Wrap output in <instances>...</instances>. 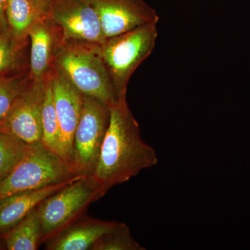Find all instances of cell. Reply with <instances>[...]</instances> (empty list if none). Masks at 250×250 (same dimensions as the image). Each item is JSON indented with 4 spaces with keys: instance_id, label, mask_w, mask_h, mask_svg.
<instances>
[{
    "instance_id": "1",
    "label": "cell",
    "mask_w": 250,
    "mask_h": 250,
    "mask_svg": "<svg viewBox=\"0 0 250 250\" xmlns=\"http://www.w3.org/2000/svg\"><path fill=\"white\" fill-rule=\"evenodd\" d=\"M155 149L143 141L126 100L110 107V121L92 177L105 192L157 165Z\"/></svg>"
},
{
    "instance_id": "2",
    "label": "cell",
    "mask_w": 250,
    "mask_h": 250,
    "mask_svg": "<svg viewBox=\"0 0 250 250\" xmlns=\"http://www.w3.org/2000/svg\"><path fill=\"white\" fill-rule=\"evenodd\" d=\"M54 67L83 96L95 99L109 108L120 101L98 44L62 42Z\"/></svg>"
},
{
    "instance_id": "3",
    "label": "cell",
    "mask_w": 250,
    "mask_h": 250,
    "mask_svg": "<svg viewBox=\"0 0 250 250\" xmlns=\"http://www.w3.org/2000/svg\"><path fill=\"white\" fill-rule=\"evenodd\" d=\"M157 38L156 24H147L108 38L100 45V55L120 100H126L130 78L152 54Z\"/></svg>"
},
{
    "instance_id": "4",
    "label": "cell",
    "mask_w": 250,
    "mask_h": 250,
    "mask_svg": "<svg viewBox=\"0 0 250 250\" xmlns=\"http://www.w3.org/2000/svg\"><path fill=\"white\" fill-rule=\"evenodd\" d=\"M106 195L91 175L83 176L47 197L38 207L42 243L83 216L88 207Z\"/></svg>"
},
{
    "instance_id": "5",
    "label": "cell",
    "mask_w": 250,
    "mask_h": 250,
    "mask_svg": "<svg viewBox=\"0 0 250 250\" xmlns=\"http://www.w3.org/2000/svg\"><path fill=\"white\" fill-rule=\"evenodd\" d=\"M77 176L57 153L42 143L28 145L22 159L0 184V199L67 182Z\"/></svg>"
},
{
    "instance_id": "6",
    "label": "cell",
    "mask_w": 250,
    "mask_h": 250,
    "mask_svg": "<svg viewBox=\"0 0 250 250\" xmlns=\"http://www.w3.org/2000/svg\"><path fill=\"white\" fill-rule=\"evenodd\" d=\"M110 121V108L84 96L82 116L73 141L70 167L77 175H92Z\"/></svg>"
},
{
    "instance_id": "7",
    "label": "cell",
    "mask_w": 250,
    "mask_h": 250,
    "mask_svg": "<svg viewBox=\"0 0 250 250\" xmlns=\"http://www.w3.org/2000/svg\"><path fill=\"white\" fill-rule=\"evenodd\" d=\"M42 13L59 29L62 42L101 45L106 40L98 15L87 0H47Z\"/></svg>"
},
{
    "instance_id": "8",
    "label": "cell",
    "mask_w": 250,
    "mask_h": 250,
    "mask_svg": "<svg viewBox=\"0 0 250 250\" xmlns=\"http://www.w3.org/2000/svg\"><path fill=\"white\" fill-rule=\"evenodd\" d=\"M47 80H31L7 116L0 122V131L12 135L26 144L41 142L42 108Z\"/></svg>"
},
{
    "instance_id": "9",
    "label": "cell",
    "mask_w": 250,
    "mask_h": 250,
    "mask_svg": "<svg viewBox=\"0 0 250 250\" xmlns=\"http://www.w3.org/2000/svg\"><path fill=\"white\" fill-rule=\"evenodd\" d=\"M49 80L60 134L59 155L70 167L74 137L82 116L84 96L54 67Z\"/></svg>"
},
{
    "instance_id": "10",
    "label": "cell",
    "mask_w": 250,
    "mask_h": 250,
    "mask_svg": "<svg viewBox=\"0 0 250 250\" xmlns=\"http://www.w3.org/2000/svg\"><path fill=\"white\" fill-rule=\"evenodd\" d=\"M98 15L105 39L157 24L159 15L144 0H87Z\"/></svg>"
},
{
    "instance_id": "11",
    "label": "cell",
    "mask_w": 250,
    "mask_h": 250,
    "mask_svg": "<svg viewBox=\"0 0 250 250\" xmlns=\"http://www.w3.org/2000/svg\"><path fill=\"white\" fill-rule=\"evenodd\" d=\"M29 73L31 80L48 79L62 42V35L53 23L41 13L29 29Z\"/></svg>"
},
{
    "instance_id": "12",
    "label": "cell",
    "mask_w": 250,
    "mask_h": 250,
    "mask_svg": "<svg viewBox=\"0 0 250 250\" xmlns=\"http://www.w3.org/2000/svg\"><path fill=\"white\" fill-rule=\"evenodd\" d=\"M122 223L82 216L46 243L48 250H91L95 243Z\"/></svg>"
},
{
    "instance_id": "13",
    "label": "cell",
    "mask_w": 250,
    "mask_h": 250,
    "mask_svg": "<svg viewBox=\"0 0 250 250\" xmlns=\"http://www.w3.org/2000/svg\"><path fill=\"white\" fill-rule=\"evenodd\" d=\"M83 176L36 190L11 194L0 199V237L39 207L47 197Z\"/></svg>"
},
{
    "instance_id": "14",
    "label": "cell",
    "mask_w": 250,
    "mask_h": 250,
    "mask_svg": "<svg viewBox=\"0 0 250 250\" xmlns=\"http://www.w3.org/2000/svg\"><path fill=\"white\" fill-rule=\"evenodd\" d=\"M9 250H36L42 244V229L38 207L1 236Z\"/></svg>"
},
{
    "instance_id": "15",
    "label": "cell",
    "mask_w": 250,
    "mask_h": 250,
    "mask_svg": "<svg viewBox=\"0 0 250 250\" xmlns=\"http://www.w3.org/2000/svg\"><path fill=\"white\" fill-rule=\"evenodd\" d=\"M28 39H19L10 30L0 32V75L12 76L29 72V68H25L24 57Z\"/></svg>"
},
{
    "instance_id": "16",
    "label": "cell",
    "mask_w": 250,
    "mask_h": 250,
    "mask_svg": "<svg viewBox=\"0 0 250 250\" xmlns=\"http://www.w3.org/2000/svg\"><path fill=\"white\" fill-rule=\"evenodd\" d=\"M41 14L32 0H8L6 15L9 30L21 39H29V29Z\"/></svg>"
},
{
    "instance_id": "17",
    "label": "cell",
    "mask_w": 250,
    "mask_h": 250,
    "mask_svg": "<svg viewBox=\"0 0 250 250\" xmlns=\"http://www.w3.org/2000/svg\"><path fill=\"white\" fill-rule=\"evenodd\" d=\"M59 123L54 107L53 93L49 76L46 84L45 101L42 108V138L41 142L49 150L57 153L59 155Z\"/></svg>"
},
{
    "instance_id": "18",
    "label": "cell",
    "mask_w": 250,
    "mask_h": 250,
    "mask_svg": "<svg viewBox=\"0 0 250 250\" xmlns=\"http://www.w3.org/2000/svg\"><path fill=\"white\" fill-rule=\"evenodd\" d=\"M28 144L12 135L0 131V184L22 159Z\"/></svg>"
},
{
    "instance_id": "19",
    "label": "cell",
    "mask_w": 250,
    "mask_h": 250,
    "mask_svg": "<svg viewBox=\"0 0 250 250\" xmlns=\"http://www.w3.org/2000/svg\"><path fill=\"white\" fill-rule=\"evenodd\" d=\"M31 81L29 72L12 76L0 75V122L7 116L15 102Z\"/></svg>"
},
{
    "instance_id": "20",
    "label": "cell",
    "mask_w": 250,
    "mask_h": 250,
    "mask_svg": "<svg viewBox=\"0 0 250 250\" xmlns=\"http://www.w3.org/2000/svg\"><path fill=\"white\" fill-rule=\"evenodd\" d=\"M131 235L129 227L122 223L120 226L104 235L90 250H146Z\"/></svg>"
},
{
    "instance_id": "21",
    "label": "cell",
    "mask_w": 250,
    "mask_h": 250,
    "mask_svg": "<svg viewBox=\"0 0 250 250\" xmlns=\"http://www.w3.org/2000/svg\"><path fill=\"white\" fill-rule=\"evenodd\" d=\"M7 1L8 0H0V32L9 31L6 15Z\"/></svg>"
},
{
    "instance_id": "22",
    "label": "cell",
    "mask_w": 250,
    "mask_h": 250,
    "mask_svg": "<svg viewBox=\"0 0 250 250\" xmlns=\"http://www.w3.org/2000/svg\"><path fill=\"white\" fill-rule=\"evenodd\" d=\"M34 4H35L36 9L39 10V13L41 14L43 11L47 0H32Z\"/></svg>"
},
{
    "instance_id": "23",
    "label": "cell",
    "mask_w": 250,
    "mask_h": 250,
    "mask_svg": "<svg viewBox=\"0 0 250 250\" xmlns=\"http://www.w3.org/2000/svg\"><path fill=\"white\" fill-rule=\"evenodd\" d=\"M5 248V245L2 238L0 237V249H3V248Z\"/></svg>"
}]
</instances>
